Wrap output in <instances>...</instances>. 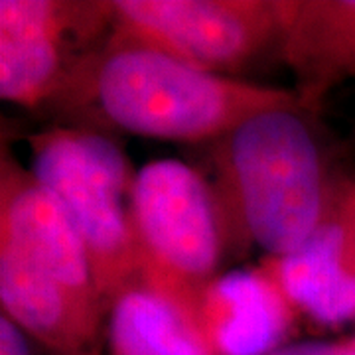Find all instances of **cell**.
I'll list each match as a JSON object with an SVG mask.
<instances>
[{
    "instance_id": "obj_3",
    "label": "cell",
    "mask_w": 355,
    "mask_h": 355,
    "mask_svg": "<svg viewBox=\"0 0 355 355\" xmlns=\"http://www.w3.org/2000/svg\"><path fill=\"white\" fill-rule=\"evenodd\" d=\"M28 144L30 170L76 227L111 314L123 294L142 286L128 211L135 174L111 140L89 130L55 127L32 135Z\"/></svg>"
},
{
    "instance_id": "obj_4",
    "label": "cell",
    "mask_w": 355,
    "mask_h": 355,
    "mask_svg": "<svg viewBox=\"0 0 355 355\" xmlns=\"http://www.w3.org/2000/svg\"><path fill=\"white\" fill-rule=\"evenodd\" d=\"M128 211L142 286L196 326L198 304L225 251L209 182L180 160H154L135 172Z\"/></svg>"
},
{
    "instance_id": "obj_12",
    "label": "cell",
    "mask_w": 355,
    "mask_h": 355,
    "mask_svg": "<svg viewBox=\"0 0 355 355\" xmlns=\"http://www.w3.org/2000/svg\"><path fill=\"white\" fill-rule=\"evenodd\" d=\"M109 355H214L202 334L180 310L139 286L111 308Z\"/></svg>"
},
{
    "instance_id": "obj_8",
    "label": "cell",
    "mask_w": 355,
    "mask_h": 355,
    "mask_svg": "<svg viewBox=\"0 0 355 355\" xmlns=\"http://www.w3.org/2000/svg\"><path fill=\"white\" fill-rule=\"evenodd\" d=\"M0 243H8L85 302H103L83 243L48 188L8 150L0 166Z\"/></svg>"
},
{
    "instance_id": "obj_1",
    "label": "cell",
    "mask_w": 355,
    "mask_h": 355,
    "mask_svg": "<svg viewBox=\"0 0 355 355\" xmlns=\"http://www.w3.org/2000/svg\"><path fill=\"white\" fill-rule=\"evenodd\" d=\"M64 101L97 103L114 127L172 142H216L254 114L304 111L292 89L217 76L113 32Z\"/></svg>"
},
{
    "instance_id": "obj_7",
    "label": "cell",
    "mask_w": 355,
    "mask_h": 355,
    "mask_svg": "<svg viewBox=\"0 0 355 355\" xmlns=\"http://www.w3.org/2000/svg\"><path fill=\"white\" fill-rule=\"evenodd\" d=\"M265 270L312 322L355 320V184H331L328 205L310 239L294 253L266 261Z\"/></svg>"
},
{
    "instance_id": "obj_9",
    "label": "cell",
    "mask_w": 355,
    "mask_h": 355,
    "mask_svg": "<svg viewBox=\"0 0 355 355\" xmlns=\"http://www.w3.org/2000/svg\"><path fill=\"white\" fill-rule=\"evenodd\" d=\"M0 304L50 355H103L109 314L79 298L8 243H0Z\"/></svg>"
},
{
    "instance_id": "obj_2",
    "label": "cell",
    "mask_w": 355,
    "mask_h": 355,
    "mask_svg": "<svg viewBox=\"0 0 355 355\" xmlns=\"http://www.w3.org/2000/svg\"><path fill=\"white\" fill-rule=\"evenodd\" d=\"M211 160L225 249L254 245L280 259L316 231L331 184L304 111L254 114L214 142Z\"/></svg>"
},
{
    "instance_id": "obj_6",
    "label": "cell",
    "mask_w": 355,
    "mask_h": 355,
    "mask_svg": "<svg viewBox=\"0 0 355 355\" xmlns=\"http://www.w3.org/2000/svg\"><path fill=\"white\" fill-rule=\"evenodd\" d=\"M113 32V2L0 0V97L36 109L64 101Z\"/></svg>"
},
{
    "instance_id": "obj_13",
    "label": "cell",
    "mask_w": 355,
    "mask_h": 355,
    "mask_svg": "<svg viewBox=\"0 0 355 355\" xmlns=\"http://www.w3.org/2000/svg\"><path fill=\"white\" fill-rule=\"evenodd\" d=\"M270 355H355V336L342 338V340L286 343Z\"/></svg>"
},
{
    "instance_id": "obj_10",
    "label": "cell",
    "mask_w": 355,
    "mask_h": 355,
    "mask_svg": "<svg viewBox=\"0 0 355 355\" xmlns=\"http://www.w3.org/2000/svg\"><path fill=\"white\" fill-rule=\"evenodd\" d=\"M296 308L261 265L217 275L202 294L196 328L214 355H270L286 345Z\"/></svg>"
},
{
    "instance_id": "obj_11",
    "label": "cell",
    "mask_w": 355,
    "mask_h": 355,
    "mask_svg": "<svg viewBox=\"0 0 355 355\" xmlns=\"http://www.w3.org/2000/svg\"><path fill=\"white\" fill-rule=\"evenodd\" d=\"M280 60L308 114L355 76V0H282Z\"/></svg>"
},
{
    "instance_id": "obj_5",
    "label": "cell",
    "mask_w": 355,
    "mask_h": 355,
    "mask_svg": "<svg viewBox=\"0 0 355 355\" xmlns=\"http://www.w3.org/2000/svg\"><path fill=\"white\" fill-rule=\"evenodd\" d=\"M113 34L235 77L279 53L282 0H113Z\"/></svg>"
},
{
    "instance_id": "obj_14",
    "label": "cell",
    "mask_w": 355,
    "mask_h": 355,
    "mask_svg": "<svg viewBox=\"0 0 355 355\" xmlns=\"http://www.w3.org/2000/svg\"><path fill=\"white\" fill-rule=\"evenodd\" d=\"M28 340L10 318L0 316V355H32Z\"/></svg>"
}]
</instances>
